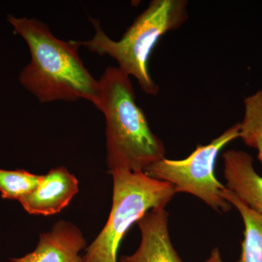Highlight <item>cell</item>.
<instances>
[{"label": "cell", "instance_id": "cell-1", "mask_svg": "<svg viewBox=\"0 0 262 262\" xmlns=\"http://www.w3.org/2000/svg\"><path fill=\"white\" fill-rule=\"evenodd\" d=\"M8 21L30 51V63L19 77L27 91L42 103L84 99L96 106L99 83L81 59L80 41L56 37L37 19L9 15Z\"/></svg>", "mask_w": 262, "mask_h": 262}, {"label": "cell", "instance_id": "cell-2", "mask_svg": "<svg viewBox=\"0 0 262 262\" xmlns=\"http://www.w3.org/2000/svg\"><path fill=\"white\" fill-rule=\"evenodd\" d=\"M96 107L106 122V164L117 170L144 172L165 158L164 143L150 128L146 115L136 103L130 77L118 67H110L98 80Z\"/></svg>", "mask_w": 262, "mask_h": 262}, {"label": "cell", "instance_id": "cell-3", "mask_svg": "<svg viewBox=\"0 0 262 262\" xmlns=\"http://www.w3.org/2000/svg\"><path fill=\"white\" fill-rule=\"evenodd\" d=\"M187 6L186 0H152L119 40L108 37L99 20L90 17L96 32L91 39L80 41L81 46L99 56L111 57L122 72L137 80L145 94L156 96L159 87L149 74V57L160 38L187 21Z\"/></svg>", "mask_w": 262, "mask_h": 262}, {"label": "cell", "instance_id": "cell-4", "mask_svg": "<svg viewBox=\"0 0 262 262\" xmlns=\"http://www.w3.org/2000/svg\"><path fill=\"white\" fill-rule=\"evenodd\" d=\"M113 178V206L106 225L85 248L83 262H118L119 248L134 223L155 208H165L177 194L171 184L144 172L117 170Z\"/></svg>", "mask_w": 262, "mask_h": 262}, {"label": "cell", "instance_id": "cell-5", "mask_svg": "<svg viewBox=\"0 0 262 262\" xmlns=\"http://www.w3.org/2000/svg\"><path fill=\"white\" fill-rule=\"evenodd\" d=\"M239 138V123L234 124L206 145H198L185 159L167 158L150 165L144 172L150 178L171 184L176 192L192 194L215 211L227 213L232 206L223 196L225 185L215 176L221 150Z\"/></svg>", "mask_w": 262, "mask_h": 262}, {"label": "cell", "instance_id": "cell-6", "mask_svg": "<svg viewBox=\"0 0 262 262\" xmlns=\"http://www.w3.org/2000/svg\"><path fill=\"white\" fill-rule=\"evenodd\" d=\"M79 192V182L65 167L42 175L37 187L19 201L29 214L51 215L68 206Z\"/></svg>", "mask_w": 262, "mask_h": 262}, {"label": "cell", "instance_id": "cell-7", "mask_svg": "<svg viewBox=\"0 0 262 262\" xmlns=\"http://www.w3.org/2000/svg\"><path fill=\"white\" fill-rule=\"evenodd\" d=\"M137 225L141 234L140 245L133 254L122 256L120 262H183L170 239L165 208L148 211Z\"/></svg>", "mask_w": 262, "mask_h": 262}, {"label": "cell", "instance_id": "cell-8", "mask_svg": "<svg viewBox=\"0 0 262 262\" xmlns=\"http://www.w3.org/2000/svg\"><path fill=\"white\" fill-rule=\"evenodd\" d=\"M83 234L77 226L67 221L56 222L51 230L41 234L37 248L12 262H83L80 253L85 248Z\"/></svg>", "mask_w": 262, "mask_h": 262}, {"label": "cell", "instance_id": "cell-9", "mask_svg": "<svg viewBox=\"0 0 262 262\" xmlns=\"http://www.w3.org/2000/svg\"><path fill=\"white\" fill-rule=\"evenodd\" d=\"M225 187L253 211L262 213V177L256 171L253 158L242 150L223 154Z\"/></svg>", "mask_w": 262, "mask_h": 262}, {"label": "cell", "instance_id": "cell-10", "mask_svg": "<svg viewBox=\"0 0 262 262\" xmlns=\"http://www.w3.org/2000/svg\"><path fill=\"white\" fill-rule=\"evenodd\" d=\"M223 196L237 210L244 224V237L238 262H262V213L250 208L227 188Z\"/></svg>", "mask_w": 262, "mask_h": 262}, {"label": "cell", "instance_id": "cell-11", "mask_svg": "<svg viewBox=\"0 0 262 262\" xmlns=\"http://www.w3.org/2000/svg\"><path fill=\"white\" fill-rule=\"evenodd\" d=\"M244 115L239 122V139L257 151L262 164V89L245 98Z\"/></svg>", "mask_w": 262, "mask_h": 262}, {"label": "cell", "instance_id": "cell-12", "mask_svg": "<svg viewBox=\"0 0 262 262\" xmlns=\"http://www.w3.org/2000/svg\"><path fill=\"white\" fill-rule=\"evenodd\" d=\"M42 175H36L24 170L0 169V192L4 199L20 201L37 187Z\"/></svg>", "mask_w": 262, "mask_h": 262}, {"label": "cell", "instance_id": "cell-13", "mask_svg": "<svg viewBox=\"0 0 262 262\" xmlns=\"http://www.w3.org/2000/svg\"><path fill=\"white\" fill-rule=\"evenodd\" d=\"M205 262H223L220 249L218 248H213L211 251L209 257Z\"/></svg>", "mask_w": 262, "mask_h": 262}]
</instances>
